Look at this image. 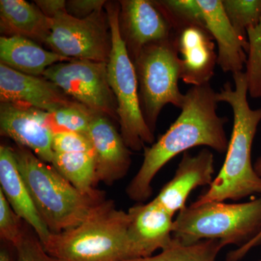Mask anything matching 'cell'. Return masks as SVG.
Wrapping results in <instances>:
<instances>
[{
	"mask_svg": "<svg viewBox=\"0 0 261 261\" xmlns=\"http://www.w3.org/2000/svg\"><path fill=\"white\" fill-rule=\"evenodd\" d=\"M255 261H261V259H259V260H255Z\"/></svg>",
	"mask_w": 261,
	"mask_h": 261,
	"instance_id": "cell-35",
	"label": "cell"
},
{
	"mask_svg": "<svg viewBox=\"0 0 261 261\" xmlns=\"http://www.w3.org/2000/svg\"><path fill=\"white\" fill-rule=\"evenodd\" d=\"M233 83L226 82L217 92L219 102H226L233 111V128L226 159L208 190L192 204L239 201L249 196H261V177L252 164L251 150L261 121V108L253 110L247 100L248 87L245 72L233 74Z\"/></svg>",
	"mask_w": 261,
	"mask_h": 261,
	"instance_id": "cell-2",
	"label": "cell"
},
{
	"mask_svg": "<svg viewBox=\"0 0 261 261\" xmlns=\"http://www.w3.org/2000/svg\"><path fill=\"white\" fill-rule=\"evenodd\" d=\"M106 1L102 0H70L66 3L67 13L77 18H85L103 10Z\"/></svg>",
	"mask_w": 261,
	"mask_h": 261,
	"instance_id": "cell-30",
	"label": "cell"
},
{
	"mask_svg": "<svg viewBox=\"0 0 261 261\" xmlns=\"http://www.w3.org/2000/svg\"><path fill=\"white\" fill-rule=\"evenodd\" d=\"M119 3L120 29L132 61L146 46L173 37L172 27L153 1L123 0Z\"/></svg>",
	"mask_w": 261,
	"mask_h": 261,
	"instance_id": "cell-11",
	"label": "cell"
},
{
	"mask_svg": "<svg viewBox=\"0 0 261 261\" xmlns=\"http://www.w3.org/2000/svg\"><path fill=\"white\" fill-rule=\"evenodd\" d=\"M0 20L1 32L6 37L19 36L45 43L50 34L51 19L37 5L23 0H1Z\"/></svg>",
	"mask_w": 261,
	"mask_h": 261,
	"instance_id": "cell-20",
	"label": "cell"
},
{
	"mask_svg": "<svg viewBox=\"0 0 261 261\" xmlns=\"http://www.w3.org/2000/svg\"><path fill=\"white\" fill-rule=\"evenodd\" d=\"M139 84L142 113L154 132L163 108L173 105L181 109L185 94L178 87L180 57L173 37L146 46L133 60Z\"/></svg>",
	"mask_w": 261,
	"mask_h": 261,
	"instance_id": "cell-7",
	"label": "cell"
},
{
	"mask_svg": "<svg viewBox=\"0 0 261 261\" xmlns=\"http://www.w3.org/2000/svg\"><path fill=\"white\" fill-rule=\"evenodd\" d=\"M261 244V232L252 240L251 242L244 245L243 247H239L236 250H232L228 253L226 256V261H240L247 255V252L252 250L253 247L258 246Z\"/></svg>",
	"mask_w": 261,
	"mask_h": 261,
	"instance_id": "cell-32",
	"label": "cell"
},
{
	"mask_svg": "<svg viewBox=\"0 0 261 261\" xmlns=\"http://www.w3.org/2000/svg\"><path fill=\"white\" fill-rule=\"evenodd\" d=\"M87 135L93 147L97 185H112L124 177L132 164V152L109 118L95 115Z\"/></svg>",
	"mask_w": 261,
	"mask_h": 261,
	"instance_id": "cell-13",
	"label": "cell"
},
{
	"mask_svg": "<svg viewBox=\"0 0 261 261\" xmlns=\"http://www.w3.org/2000/svg\"><path fill=\"white\" fill-rule=\"evenodd\" d=\"M0 132L44 162L53 163L54 133L49 126V112L18 103L1 102Z\"/></svg>",
	"mask_w": 261,
	"mask_h": 261,
	"instance_id": "cell-10",
	"label": "cell"
},
{
	"mask_svg": "<svg viewBox=\"0 0 261 261\" xmlns=\"http://www.w3.org/2000/svg\"><path fill=\"white\" fill-rule=\"evenodd\" d=\"M153 3L171 25L173 31L189 25L205 27L203 13L197 0H158Z\"/></svg>",
	"mask_w": 261,
	"mask_h": 261,
	"instance_id": "cell-23",
	"label": "cell"
},
{
	"mask_svg": "<svg viewBox=\"0 0 261 261\" xmlns=\"http://www.w3.org/2000/svg\"><path fill=\"white\" fill-rule=\"evenodd\" d=\"M205 29L217 42V64L224 73L243 72L248 42L239 36L225 13L222 0H197Z\"/></svg>",
	"mask_w": 261,
	"mask_h": 261,
	"instance_id": "cell-17",
	"label": "cell"
},
{
	"mask_svg": "<svg viewBox=\"0 0 261 261\" xmlns=\"http://www.w3.org/2000/svg\"><path fill=\"white\" fill-rule=\"evenodd\" d=\"M106 8L112 43L107 62L108 82L116 98L122 137L130 150L139 152L154 143V133L144 118L135 63L122 37L120 3H106Z\"/></svg>",
	"mask_w": 261,
	"mask_h": 261,
	"instance_id": "cell-6",
	"label": "cell"
},
{
	"mask_svg": "<svg viewBox=\"0 0 261 261\" xmlns=\"http://www.w3.org/2000/svg\"><path fill=\"white\" fill-rule=\"evenodd\" d=\"M5 242L2 241L1 249H0V261H13L11 253L8 247H5Z\"/></svg>",
	"mask_w": 261,
	"mask_h": 261,
	"instance_id": "cell-33",
	"label": "cell"
},
{
	"mask_svg": "<svg viewBox=\"0 0 261 261\" xmlns=\"http://www.w3.org/2000/svg\"><path fill=\"white\" fill-rule=\"evenodd\" d=\"M214 173V155L210 149H202L196 155L185 152L172 179L154 200L174 216L186 207L187 198L194 190L210 186Z\"/></svg>",
	"mask_w": 261,
	"mask_h": 261,
	"instance_id": "cell-16",
	"label": "cell"
},
{
	"mask_svg": "<svg viewBox=\"0 0 261 261\" xmlns=\"http://www.w3.org/2000/svg\"><path fill=\"white\" fill-rule=\"evenodd\" d=\"M0 190L12 208L37 233L42 244L47 242L51 232L38 212L19 171L13 147H0Z\"/></svg>",
	"mask_w": 261,
	"mask_h": 261,
	"instance_id": "cell-18",
	"label": "cell"
},
{
	"mask_svg": "<svg viewBox=\"0 0 261 261\" xmlns=\"http://www.w3.org/2000/svg\"><path fill=\"white\" fill-rule=\"evenodd\" d=\"M260 232L261 196L240 203L214 201L186 206L174 220L173 238L186 245L219 240L239 248Z\"/></svg>",
	"mask_w": 261,
	"mask_h": 261,
	"instance_id": "cell-5",
	"label": "cell"
},
{
	"mask_svg": "<svg viewBox=\"0 0 261 261\" xmlns=\"http://www.w3.org/2000/svg\"><path fill=\"white\" fill-rule=\"evenodd\" d=\"M70 60L43 49L28 38L4 36L0 39L2 64L24 74L42 76L51 65Z\"/></svg>",
	"mask_w": 261,
	"mask_h": 261,
	"instance_id": "cell-19",
	"label": "cell"
},
{
	"mask_svg": "<svg viewBox=\"0 0 261 261\" xmlns=\"http://www.w3.org/2000/svg\"><path fill=\"white\" fill-rule=\"evenodd\" d=\"M19 171L28 187L38 212L51 233L76 227L94 207L106 200L102 191L84 194L25 147H13Z\"/></svg>",
	"mask_w": 261,
	"mask_h": 261,
	"instance_id": "cell-3",
	"label": "cell"
},
{
	"mask_svg": "<svg viewBox=\"0 0 261 261\" xmlns=\"http://www.w3.org/2000/svg\"><path fill=\"white\" fill-rule=\"evenodd\" d=\"M51 164L82 193L93 194L97 191L94 153H55Z\"/></svg>",
	"mask_w": 261,
	"mask_h": 261,
	"instance_id": "cell-21",
	"label": "cell"
},
{
	"mask_svg": "<svg viewBox=\"0 0 261 261\" xmlns=\"http://www.w3.org/2000/svg\"><path fill=\"white\" fill-rule=\"evenodd\" d=\"M248 49L246 71L248 94L252 98L261 97V17L258 23L247 32Z\"/></svg>",
	"mask_w": 261,
	"mask_h": 261,
	"instance_id": "cell-26",
	"label": "cell"
},
{
	"mask_svg": "<svg viewBox=\"0 0 261 261\" xmlns=\"http://www.w3.org/2000/svg\"><path fill=\"white\" fill-rule=\"evenodd\" d=\"M103 10L85 18L62 12L51 19L46 41L51 51L69 59L107 63L111 54V33Z\"/></svg>",
	"mask_w": 261,
	"mask_h": 261,
	"instance_id": "cell-9",
	"label": "cell"
},
{
	"mask_svg": "<svg viewBox=\"0 0 261 261\" xmlns=\"http://www.w3.org/2000/svg\"><path fill=\"white\" fill-rule=\"evenodd\" d=\"M34 3L44 15L50 19L62 12L67 11V2L64 0H38Z\"/></svg>",
	"mask_w": 261,
	"mask_h": 261,
	"instance_id": "cell-31",
	"label": "cell"
},
{
	"mask_svg": "<svg viewBox=\"0 0 261 261\" xmlns=\"http://www.w3.org/2000/svg\"><path fill=\"white\" fill-rule=\"evenodd\" d=\"M95 114L77 102L49 113V126L53 133L71 132L87 134Z\"/></svg>",
	"mask_w": 261,
	"mask_h": 261,
	"instance_id": "cell-24",
	"label": "cell"
},
{
	"mask_svg": "<svg viewBox=\"0 0 261 261\" xmlns=\"http://www.w3.org/2000/svg\"><path fill=\"white\" fill-rule=\"evenodd\" d=\"M15 250L17 261H57L46 251L37 233L27 223L23 237Z\"/></svg>",
	"mask_w": 261,
	"mask_h": 261,
	"instance_id": "cell-28",
	"label": "cell"
},
{
	"mask_svg": "<svg viewBox=\"0 0 261 261\" xmlns=\"http://www.w3.org/2000/svg\"><path fill=\"white\" fill-rule=\"evenodd\" d=\"M25 222L15 214L0 190V238L15 247L23 237Z\"/></svg>",
	"mask_w": 261,
	"mask_h": 261,
	"instance_id": "cell-27",
	"label": "cell"
},
{
	"mask_svg": "<svg viewBox=\"0 0 261 261\" xmlns=\"http://www.w3.org/2000/svg\"><path fill=\"white\" fill-rule=\"evenodd\" d=\"M0 101L53 112L75 101L43 76H34L0 63Z\"/></svg>",
	"mask_w": 261,
	"mask_h": 261,
	"instance_id": "cell-14",
	"label": "cell"
},
{
	"mask_svg": "<svg viewBox=\"0 0 261 261\" xmlns=\"http://www.w3.org/2000/svg\"><path fill=\"white\" fill-rule=\"evenodd\" d=\"M128 214V239L133 259L152 256L172 241L173 216L155 200L137 203Z\"/></svg>",
	"mask_w": 261,
	"mask_h": 261,
	"instance_id": "cell-12",
	"label": "cell"
},
{
	"mask_svg": "<svg viewBox=\"0 0 261 261\" xmlns=\"http://www.w3.org/2000/svg\"><path fill=\"white\" fill-rule=\"evenodd\" d=\"M128 212L105 200L76 227L51 233L43 244L57 261H123L133 259L128 239Z\"/></svg>",
	"mask_w": 261,
	"mask_h": 261,
	"instance_id": "cell-4",
	"label": "cell"
},
{
	"mask_svg": "<svg viewBox=\"0 0 261 261\" xmlns=\"http://www.w3.org/2000/svg\"><path fill=\"white\" fill-rule=\"evenodd\" d=\"M175 45L180 57V80L186 84L210 83L217 64L214 38L204 27L189 25L173 31Z\"/></svg>",
	"mask_w": 261,
	"mask_h": 261,
	"instance_id": "cell-15",
	"label": "cell"
},
{
	"mask_svg": "<svg viewBox=\"0 0 261 261\" xmlns=\"http://www.w3.org/2000/svg\"><path fill=\"white\" fill-rule=\"evenodd\" d=\"M254 168H255V172L261 177V157L257 160L256 162L254 165Z\"/></svg>",
	"mask_w": 261,
	"mask_h": 261,
	"instance_id": "cell-34",
	"label": "cell"
},
{
	"mask_svg": "<svg viewBox=\"0 0 261 261\" xmlns=\"http://www.w3.org/2000/svg\"><path fill=\"white\" fill-rule=\"evenodd\" d=\"M53 150L55 153H94L93 147L87 134L58 132L53 136Z\"/></svg>",
	"mask_w": 261,
	"mask_h": 261,
	"instance_id": "cell-29",
	"label": "cell"
},
{
	"mask_svg": "<svg viewBox=\"0 0 261 261\" xmlns=\"http://www.w3.org/2000/svg\"><path fill=\"white\" fill-rule=\"evenodd\" d=\"M217 92L211 84L190 87L185 94L181 113L157 142L144 149L137 174L126 187L130 200L144 202L152 195V182L160 170L178 154L200 146L226 152L228 142L225 126L227 117L217 113Z\"/></svg>",
	"mask_w": 261,
	"mask_h": 261,
	"instance_id": "cell-1",
	"label": "cell"
},
{
	"mask_svg": "<svg viewBox=\"0 0 261 261\" xmlns=\"http://www.w3.org/2000/svg\"><path fill=\"white\" fill-rule=\"evenodd\" d=\"M224 247L219 240H202L186 245L173 238L171 243L158 255L123 261H216Z\"/></svg>",
	"mask_w": 261,
	"mask_h": 261,
	"instance_id": "cell-22",
	"label": "cell"
},
{
	"mask_svg": "<svg viewBox=\"0 0 261 261\" xmlns=\"http://www.w3.org/2000/svg\"><path fill=\"white\" fill-rule=\"evenodd\" d=\"M225 13L240 37L247 39V32L261 17V0H222Z\"/></svg>",
	"mask_w": 261,
	"mask_h": 261,
	"instance_id": "cell-25",
	"label": "cell"
},
{
	"mask_svg": "<svg viewBox=\"0 0 261 261\" xmlns=\"http://www.w3.org/2000/svg\"><path fill=\"white\" fill-rule=\"evenodd\" d=\"M42 76L94 114L118 119L107 63L72 59L51 65Z\"/></svg>",
	"mask_w": 261,
	"mask_h": 261,
	"instance_id": "cell-8",
	"label": "cell"
}]
</instances>
